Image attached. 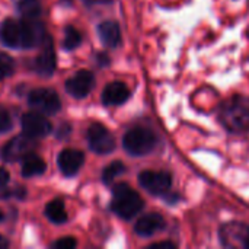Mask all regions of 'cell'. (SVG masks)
<instances>
[{"label": "cell", "mask_w": 249, "mask_h": 249, "mask_svg": "<svg viewBox=\"0 0 249 249\" xmlns=\"http://www.w3.org/2000/svg\"><path fill=\"white\" fill-rule=\"evenodd\" d=\"M222 125L231 133H245L249 130V98L233 96L226 101L219 111Z\"/></svg>", "instance_id": "6da1fadb"}, {"label": "cell", "mask_w": 249, "mask_h": 249, "mask_svg": "<svg viewBox=\"0 0 249 249\" xmlns=\"http://www.w3.org/2000/svg\"><path fill=\"white\" fill-rule=\"evenodd\" d=\"M144 207L143 198L127 184H118L112 190L111 210L121 219H133Z\"/></svg>", "instance_id": "7a4b0ae2"}, {"label": "cell", "mask_w": 249, "mask_h": 249, "mask_svg": "<svg viewBox=\"0 0 249 249\" xmlns=\"http://www.w3.org/2000/svg\"><path fill=\"white\" fill-rule=\"evenodd\" d=\"M123 146L131 156H144L150 153L156 146L155 134L143 127H134L128 130L123 137Z\"/></svg>", "instance_id": "3957f363"}, {"label": "cell", "mask_w": 249, "mask_h": 249, "mask_svg": "<svg viewBox=\"0 0 249 249\" xmlns=\"http://www.w3.org/2000/svg\"><path fill=\"white\" fill-rule=\"evenodd\" d=\"M28 102L34 111L44 114V115H53V114L58 112L61 108L58 95L54 90L44 89V88L34 89L28 96Z\"/></svg>", "instance_id": "277c9868"}, {"label": "cell", "mask_w": 249, "mask_h": 249, "mask_svg": "<svg viewBox=\"0 0 249 249\" xmlns=\"http://www.w3.org/2000/svg\"><path fill=\"white\" fill-rule=\"evenodd\" d=\"M88 143L90 150L98 155H108L115 149L114 136L105 125L99 123H93L88 128Z\"/></svg>", "instance_id": "5b68a950"}, {"label": "cell", "mask_w": 249, "mask_h": 249, "mask_svg": "<svg viewBox=\"0 0 249 249\" xmlns=\"http://www.w3.org/2000/svg\"><path fill=\"white\" fill-rule=\"evenodd\" d=\"M36 144L32 137L26 136L25 133L22 136L13 137L10 142H7L1 149V159L6 162H16L22 160L26 156H29L35 150Z\"/></svg>", "instance_id": "8992f818"}, {"label": "cell", "mask_w": 249, "mask_h": 249, "mask_svg": "<svg viewBox=\"0 0 249 249\" xmlns=\"http://www.w3.org/2000/svg\"><path fill=\"white\" fill-rule=\"evenodd\" d=\"M139 184L152 196H165L171 190L172 178L168 172L144 171L139 175Z\"/></svg>", "instance_id": "52a82bcc"}, {"label": "cell", "mask_w": 249, "mask_h": 249, "mask_svg": "<svg viewBox=\"0 0 249 249\" xmlns=\"http://www.w3.org/2000/svg\"><path fill=\"white\" fill-rule=\"evenodd\" d=\"M22 130L32 139H41L51 133V124L39 112H26L20 118Z\"/></svg>", "instance_id": "ba28073f"}, {"label": "cell", "mask_w": 249, "mask_h": 249, "mask_svg": "<svg viewBox=\"0 0 249 249\" xmlns=\"http://www.w3.org/2000/svg\"><path fill=\"white\" fill-rule=\"evenodd\" d=\"M95 86V76L89 70H80L66 82V90L73 98H86Z\"/></svg>", "instance_id": "9c48e42d"}, {"label": "cell", "mask_w": 249, "mask_h": 249, "mask_svg": "<svg viewBox=\"0 0 249 249\" xmlns=\"http://www.w3.org/2000/svg\"><path fill=\"white\" fill-rule=\"evenodd\" d=\"M34 67H35V71L44 77H50L54 73V70H55V53H54L53 41L50 36L44 38L42 48H41L38 57L35 58Z\"/></svg>", "instance_id": "30bf717a"}, {"label": "cell", "mask_w": 249, "mask_h": 249, "mask_svg": "<svg viewBox=\"0 0 249 249\" xmlns=\"http://www.w3.org/2000/svg\"><path fill=\"white\" fill-rule=\"evenodd\" d=\"M0 39L6 47L10 48H23V26L22 20L6 19L0 28Z\"/></svg>", "instance_id": "8fae6325"}, {"label": "cell", "mask_w": 249, "mask_h": 249, "mask_svg": "<svg viewBox=\"0 0 249 249\" xmlns=\"http://www.w3.org/2000/svg\"><path fill=\"white\" fill-rule=\"evenodd\" d=\"M83 162H85L83 153L80 150H76V149H66V150H63L58 155V159H57L60 171L64 175H67V177L76 175L79 172V169L82 168Z\"/></svg>", "instance_id": "7c38bea8"}, {"label": "cell", "mask_w": 249, "mask_h": 249, "mask_svg": "<svg viewBox=\"0 0 249 249\" xmlns=\"http://www.w3.org/2000/svg\"><path fill=\"white\" fill-rule=\"evenodd\" d=\"M247 228H248V225H242V223L225 225L220 231L222 244L228 248H244Z\"/></svg>", "instance_id": "4fadbf2b"}, {"label": "cell", "mask_w": 249, "mask_h": 249, "mask_svg": "<svg viewBox=\"0 0 249 249\" xmlns=\"http://www.w3.org/2000/svg\"><path fill=\"white\" fill-rule=\"evenodd\" d=\"M23 26V48H34L38 44H42L45 38V29L44 25L35 18V19H28L22 20Z\"/></svg>", "instance_id": "5bb4252c"}, {"label": "cell", "mask_w": 249, "mask_h": 249, "mask_svg": "<svg viewBox=\"0 0 249 249\" xmlns=\"http://www.w3.org/2000/svg\"><path fill=\"white\" fill-rule=\"evenodd\" d=\"M163 229H165V220L158 213L144 214L143 217H140L137 220V223L134 226V232L143 238H149V236H152V235H155Z\"/></svg>", "instance_id": "9a60e30c"}, {"label": "cell", "mask_w": 249, "mask_h": 249, "mask_svg": "<svg viewBox=\"0 0 249 249\" xmlns=\"http://www.w3.org/2000/svg\"><path fill=\"white\" fill-rule=\"evenodd\" d=\"M128 98H130V90L121 82H112V83H109L104 89V92H102V102L105 105H108V107L121 105Z\"/></svg>", "instance_id": "2e32d148"}, {"label": "cell", "mask_w": 249, "mask_h": 249, "mask_svg": "<svg viewBox=\"0 0 249 249\" xmlns=\"http://www.w3.org/2000/svg\"><path fill=\"white\" fill-rule=\"evenodd\" d=\"M98 35L101 42L108 48H115L121 42V31L117 22L105 20L98 26Z\"/></svg>", "instance_id": "e0dca14e"}, {"label": "cell", "mask_w": 249, "mask_h": 249, "mask_svg": "<svg viewBox=\"0 0 249 249\" xmlns=\"http://www.w3.org/2000/svg\"><path fill=\"white\" fill-rule=\"evenodd\" d=\"M47 169V165L45 162L35 156V155H29L23 159V165H22V177L23 178H31V177H36V175H42Z\"/></svg>", "instance_id": "ac0fdd59"}, {"label": "cell", "mask_w": 249, "mask_h": 249, "mask_svg": "<svg viewBox=\"0 0 249 249\" xmlns=\"http://www.w3.org/2000/svg\"><path fill=\"white\" fill-rule=\"evenodd\" d=\"M45 216L48 217L50 222H53L55 225H61V223L67 222V213H66L63 201L54 200V201L48 203V206L45 207Z\"/></svg>", "instance_id": "d6986e66"}, {"label": "cell", "mask_w": 249, "mask_h": 249, "mask_svg": "<svg viewBox=\"0 0 249 249\" xmlns=\"http://www.w3.org/2000/svg\"><path fill=\"white\" fill-rule=\"evenodd\" d=\"M18 12L28 19H35L41 15L39 0H15Z\"/></svg>", "instance_id": "ffe728a7"}, {"label": "cell", "mask_w": 249, "mask_h": 249, "mask_svg": "<svg viewBox=\"0 0 249 249\" xmlns=\"http://www.w3.org/2000/svg\"><path fill=\"white\" fill-rule=\"evenodd\" d=\"M124 172H125L124 163L120 162V160H115V162L109 163V165L105 168V171L102 172V181H104V184L108 185V184H111L117 177L123 175Z\"/></svg>", "instance_id": "44dd1931"}, {"label": "cell", "mask_w": 249, "mask_h": 249, "mask_svg": "<svg viewBox=\"0 0 249 249\" xmlns=\"http://www.w3.org/2000/svg\"><path fill=\"white\" fill-rule=\"evenodd\" d=\"M80 44H82V35H80V32L76 28H73V26H67L66 28V32H64V42H63L64 48L69 50V51H71V50L77 48Z\"/></svg>", "instance_id": "7402d4cb"}, {"label": "cell", "mask_w": 249, "mask_h": 249, "mask_svg": "<svg viewBox=\"0 0 249 249\" xmlns=\"http://www.w3.org/2000/svg\"><path fill=\"white\" fill-rule=\"evenodd\" d=\"M13 69H15L13 58L7 54H0V80L10 76L13 73Z\"/></svg>", "instance_id": "603a6c76"}, {"label": "cell", "mask_w": 249, "mask_h": 249, "mask_svg": "<svg viewBox=\"0 0 249 249\" xmlns=\"http://www.w3.org/2000/svg\"><path fill=\"white\" fill-rule=\"evenodd\" d=\"M12 127H13L12 117L9 115V112L6 109H1L0 108V134L7 133Z\"/></svg>", "instance_id": "cb8c5ba5"}, {"label": "cell", "mask_w": 249, "mask_h": 249, "mask_svg": "<svg viewBox=\"0 0 249 249\" xmlns=\"http://www.w3.org/2000/svg\"><path fill=\"white\" fill-rule=\"evenodd\" d=\"M77 245V242L73 239V238H70V236H66V238H61V239H58L57 242H54L51 247L54 249H73L74 247Z\"/></svg>", "instance_id": "d4e9b609"}, {"label": "cell", "mask_w": 249, "mask_h": 249, "mask_svg": "<svg viewBox=\"0 0 249 249\" xmlns=\"http://www.w3.org/2000/svg\"><path fill=\"white\" fill-rule=\"evenodd\" d=\"M150 249H175V244H172V242H168V241H165V242H158V244H152Z\"/></svg>", "instance_id": "484cf974"}, {"label": "cell", "mask_w": 249, "mask_h": 249, "mask_svg": "<svg viewBox=\"0 0 249 249\" xmlns=\"http://www.w3.org/2000/svg\"><path fill=\"white\" fill-rule=\"evenodd\" d=\"M70 125L69 124H61L60 128H58V133H57V137L58 139H66L69 134H70Z\"/></svg>", "instance_id": "4316f807"}, {"label": "cell", "mask_w": 249, "mask_h": 249, "mask_svg": "<svg viewBox=\"0 0 249 249\" xmlns=\"http://www.w3.org/2000/svg\"><path fill=\"white\" fill-rule=\"evenodd\" d=\"M7 182H9V172L6 169L0 168V188L7 185Z\"/></svg>", "instance_id": "83f0119b"}, {"label": "cell", "mask_w": 249, "mask_h": 249, "mask_svg": "<svg viewBox=\"0 0 249 249\" xmlns=\"http://www.w3.org/2000/svg\"><path fill=\"white\" fill-rule=\"evenodd\" d=\"M96 60H98L99 66H108L109 64V57L107 54H98Z\"/></svg>", "instance_id": "f1b7e54d"}, {"label": "cell", "mask_w": 249, "mask_h": 249, "mask_svg": "<svg viewBox=\"0 0 249 249\" xmlns=\"http://www.w3.org/2000/svg\"><path fill=\"white\" fill-rule=\"evenodd\" d=\"M88 6H95V4H108L112 0H83Z\"/></svg>", "instance_id": "f546056e"}, {"label": "cell", "mask_w": 249, "mask_h": 249, "mask_svg": "<svg viewBox=\"0 0 249 249\" xmlns=\"http://www.w3.org/2000/svg\"><path fill=\"white\" fill-rule=\"evenodd\" d=\"M244 248L249 249V225L247 228V233H245V241H244Z\"/></svg>", "instance_id": "4dcf8cb0"}, {"label": "cell", "mask_w": 249, "mask_h": 249, "mask_svg": "<svg viewBox=\"0 0 249 249\" xmlns=\"http://www.w3.org/2000/svg\"><path fill=\"white\" fill-rule=\"evenodd\" d=\"M9 247V242L6 241V238H3L1 235H0V249H4Z\"/></svg>", "instance_id": "1f68e13d"}, {"label": "cell", "mask_w": 249, "mask_h": 249, "mask_svg": "<svg viewBox=\"0 0 249 249\" xmlns=\"http://www.w3.org/2000/svg\"><path fill=\"white\" fill-rule=\"evenodd\" d=\"M1 220H3V213L0 212V222H1Z\"/></svg>", "instance_id": "d6a6232c"}]
</instances>
